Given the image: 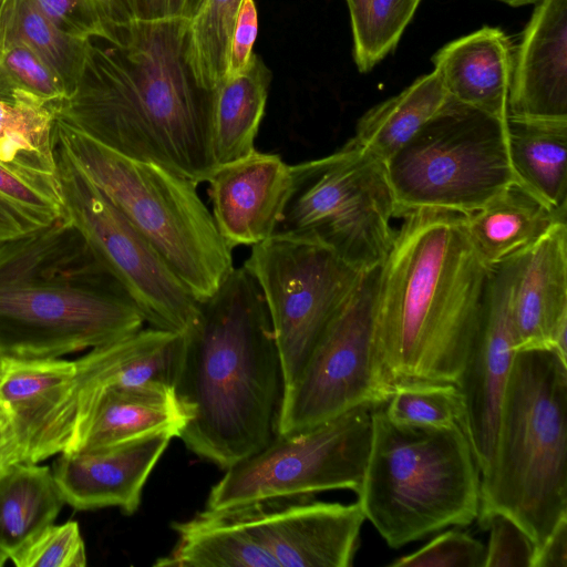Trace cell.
Here are the masks:
<instances>
[{
    "label": "cell",
    "instance_id": "cell-1",
    "mask_svg": "<svg viewBox=\"0 0 567 567\" xmlns=\"http://www.w3.org/2000/svg\"><path fill=\"white\" fill-rule=\"evenodd\" d=\"M189 20H133L89 40L73 92L54 117L124 156L155 163L196 185L218 167L214 90L188 56Z\"/></svg>",
    "mask_w": 567,
    "mask_h": 567
},
{
    "label": "cell",
    "instance_id": "cell-2",
    "mask_svg": "<svg viewBox=\"0 0 567 567\" xmlns=\"http://www.w3.org/2000/svg\"><path fill=\"white\" fill-rule=\"evenodd\" d=\"M400 217L374 302L379 370L392 390L409 381L456 384L481 323L491 267L473 247L463 215L415 209Z\"/></svg>",
    "mask_w": 567,
    "mask_h": 567
},
{
    "label": "cell",
    "instance_id": "cell-3",
    "mask_svg": "<svg viewBox=\"0 0 567 567\" xmlns=\"http://www.w3.org/2000/svg\"><path fill=\"white\" fill-rule=\"evenodd\" d=\"M175 389L192 415L179 439L220 468L274 437L281 361L264 295L244 266L199 301Z\"/></svg>",
    "mask_w": 567,
    "mask_h": 567
},
{
    "label": "cell",
    "instance_id": "cell-4",
    "mask_svg": "<svg viewBox=\"0 0 567 567\" xmlns=\"http://www.w3.org/2000/svg\"><path fill=\"white\" fill-rule=\"evenodd\" d=\"M141 311L64 215L0 243V352L60 358L140 330Z\"/></svg>",
    "mask_w": 567,
    "mask_h": 567
},
{
    "label": "cell",
    "instance_id": "cell-5",
    "mask_svg": "<svg viewBox=\"0 0 567 567\" xmlns=\"http://www.w3.org/2000/svg\"><path fill=\"white\" fill-rule=\"evenodd\" d=\"M494 513L537 547L567 517V362L553 349L515 352L481 474L478 524Z\"/></svg>",
    "mask_w": 567,
    "mask_h": 567
},
{
    "label": "cell",
    "instance_id": "cell-6",
    "mask_svg": "<svg viewBox=\"0 0 567 567\" xmlns=\"http://www.w3.org/2000/svg\"><path fill=\"white\" fill-rule=\"evenodd\" d=\"M372 435L358 495L364 514L392 548L478 515L481 474L460 424H396L372 408Z\"/></svg>",
    "mask_w": 567,
    "mask_h": 567
},
{
    "label": "cell",
    "instance_id": "cell-7",
    "mask_svg": "<svg viewBox=\"0 0 567 567\" xmlns=\"http://www.w3.org/2000/svg\"><path fill=\"white\" fill-rule=\"evenodd\" d=\"M54 142L151 244L198 300L234 268L233 249L186 177L100 144L54 117Z\"/></svg>",
    "mask_w": 567,
    "mask_h": 567
},
{
    "label": "cell",
    "instance_id": "cell-8",
    "mask_svg": "<svg viewBox=\"0 0 567 567\" xmlns=\"http://www.w3.org/2000/svg\"><path fill=\"white\" fill-rule=\"evenodd\" d=\"M395 197L385 164L353 137L327 156L291 165V186L274 234L318 244L365 272L394 240Z\"/></svg>",
    "mask_w": 567,
    "mask_h": 567
},
{
    "label": "cell",
    "instance_id": "cell-9",
    "mask_svg": "<svg viewBox=\"0 0 567 567\" xmlns=\"http://www.w3.org/2000/svg\"><path fill=\"white\" fill-rule=\"evenodd\" d=\"M396 216L415 209L466 215L517 182L506 120L449 95L444 105L385 162Z\"/></svg>",
    "mask_w": 567,
    "mask_h": 567
},
{
    "label": "cell",
    "instance_id": "cell-10",
    "mask_svg": "<svg viewBox=\"0 0 567 567\" xmlns=\"http://www.w3.org/2000/svg\"><path fill=\"white\" fill-rule=\"evenodd\" d=\"M372 408L359 405L302 430L277 434L226 468L206 508L223 511L270 498L333 489L358 492L365 471Z\"/></svg>",
    "mask_w": 567,
    "mask_h": 567
},
{
    "label": "cell",
    "instance_id": "cell-11",
    "mask_svg": "<svg viewBox=\"0 0 567 567\" xmlns=\"http://www.w3.org/2000/svg\"><path fill=\"white\" fill-rule=\"evenodd\" d=\"M244 267L259 285L269 311L284 390L298 377L363 272L318 244L282 234L252 246Z\"/></svg>",
    "mask_w": 567,
    "mask_h": 567
},
{
    "label": "cell",
    "instance_id": "cell-12",
    "mask_svg": "<svg viewBox=\"0 0 567 567\" xmlns=\"http://www.w3.org/2000/svg\"><path fill=\"white\" fill-rule=\"evenodd\" d=\"M380 267L363 272L298 377L282 390L276 434L302 430L359 405H383L389 400L393 390L381 375L373 344Z\"/></svg>",
    "mask_w": 567,
    "mask_h": 567
},
{
    "label": "cell",
    "instance_id": "cell-13",
    "mask_svg": "<svg viewBox=\"0 0 567 567\" xmlns=\"http://www.w3.org/2000/svg\"><path fill=\"white\" fill-rule=\"evenodd\" d=\"M58 178L66 216L154 328L186 333L199 301L151 244L55 143Z\"/></svg>",
    "mask_w": 567,
    "mask_h": 567
},
{
    "label": "cell",
    "instance_id": "cell-14",
    "mask_svg": "<svg viewBox=\"0 0 567 567\" xmlns=\"http://www.w3.org/2000/svg\"><path fill=\"white\" fill-rule=\"evenodd\" d=\"M313 495L270 498L223 509L276 559L279 567H349L364 514L359 503Z\"/></svg>",
    "mask_w": 567,
    "mask_h": 567
},
{
    "label": "cell",
    "instance_id": "cell-15",
    "mask_svg": "<svg viewBox=\"0 0 567 567\" xmlns=\"http://www.w3.org/2000/svg\"><path fill=\"white\" fill-rule=\"evenodd\" d=\"M518 255L491 266L488 295L465 367L456 383L464 414L461 421L480 474L489 465L499 405L516 352L511 319Z\"/></svg>",
    "mask_w": 567,
    "mask_h": 567
},
{
    "label": "cell",
    "instance_id": "cell-16",
    "mask_svg": "<svg viewBox=\"0 0 567 567\" xmlns=\"http://www.w3.org/2000/svg\"><path fill=\"white\" fill-rule=\"evenodd\" d=\"M0 411L12 430L21 462L39 463L66 452L78 419L75 362L4 357Z\"/></svg>",
    "mask_w": 567,
    "mask_h": 567
},
{
    "label": "cell",
    "instance_id": "cell-17",
    "mask_svg": "<svg viewBox=\"0 0 567 567\" xmlns=\"http://www.w3.org/2000/svg\"><path fill=\"white\" fill-rule=\"evenodd\" d=\"M216 227L234 249L255 246L276 231L291 186V165L255 150L218 166L207 179Z\"/></svg>",
    "mask_w": 567,
    "mask_h": 567
},
{
    "label": "cell",
    "instance_id": "cell-18",
    "mask_svg": "<svg viewBox=\"0 0 567 567\" xmlns=\"http://www.w3.org/2000/svg\"><path fill=\"white\" fill-rule=\"evenodd\" d=\"M511 319L516 351L553 349L567 362L566 221L519 254Z\"/></svg>",
    "mask_w": 567,
    "mask_h": 567
},
{
    "label": "cell",
    "instance_id": "cell-19",
    "mask_svg": "<svg viewBox=\"0 0 567 567\" xmlns=\"http://www.w3.org/2000/svg\"><path fill=\"white\" fill-rule=\"evenodd\" d=\"M171 440L162 434L100 450L61 453L52 474L64 503L80 511L118 507L132 515Z\"/></svg>",
    "mask_w": 567,
    "mask_h": 567
},
{
    "label": "cell",
    "instance_id": "cell-20",
    "mask_svg": "<svg viewBox=\"0 0 567 567\" xmlns=\"http://www.w3.org/2000/svg\"><path fill=\"white\" fill-rule=\"evenodd\" d=\"M507 116L567 121V0H540L513 59Z\"/></svg>",
    "mask_w": 567,
    "mask_h": 567
},
{
    "label": "cell",
    "instance_id": "cell-21",
    "mask_svg": "<svg viewBox=\"0 0 567 567\" xmlns=\"http://www.w3.org/2000/svg\"><path fill=\"white\" fill-rule=\"evenodd\" d=\"M190 417L173 386L144 383L107 388L79 411L75 435L66 452L100 450L162 434L179 437Z\"/></svg>",
    "mask_w": 567,
    "mask_h": 567
},
{
    "label": "cell",
    "instance_id": "cell-22",
    "mask_svg": "<svg viewBox=\"0 0 567 567\" xmlns=\"http://www.w3.org/2000/svg\"><path fill=\"white\" fill-rule=\"evenodd\" d=\"M185 348L186 333L150 326L90 349L74 360L78 413L96 393L107 388L144 383L176 388Z\"/></svg>",
    "mask_w": 567,
    "mask_h": 567
},
{
    "label": "cell",
    "instance_id": "cell-23",
    "mask_svg": "<svg viewBox=\"0 0 567 567\" xmlns=\"http://www.w3.org/2000/svg\"><path fill=\"white\" fill-rule=\"evenodd\" d=\"M433 63L451 97L506 120L513 53L502 30L484 27L456 39L437 51Z\"/></svg>",
    "mask_w": 567,
    "mask_h": 567
},
{
    "label": "cell",
    "instance_id": "cell-24",
    "mask_svg": "<svg viewBox=\"0 0 567 567\" xmlns=\"http://www.w3.org/2000/svg\"><path fill=\"white\" fill-rule=\"evenodd\" d=\"M567 213L553 209L518 182L480 209L463 215L467 236L487 266L533 246Z\"/></svg>",
    "mask_w": 567,
    "mask_h": 567
},
{
    "label": "cell",
    "instance_id": "cell-25",
    "mask_svg": "<svg viewBox=\"0 0 567 567\" xmlns=\"http://www.w3.org/2000/svg\"><path fill=\"white\" fill-rule=\"evenodd\" d=\"M172 527L177 542L157 567H279L276 559L225 511H205Z\"/></svg>",
    "mask_w": 567,
    "mask_h": 567
},
{
    "label": "cell",
    "instance_id": "cell-26",
    "mask_svg": "<svg viewBox=\"0 0 567 567\" xmlns=\"http://www.w3.org/2000/svg\"><path fill=\"white\" fill-rule=\"evenodd\" d=\"M511 166L518 183L567 213V121L506 117Z\"/></svg>",
    "mask_w": 567,
    "mask_h": 567
},
{
    "label": "cell",
    "instance_id": "cell-27",
    "mask_svg": "<svg viewBox=\"0 0 567 567\" xmlns=\"http://www.w3.org/2000/svg\"><path fill=\"white\" fill-rule=\"evenodd\" d=\"M64 499L49 466L19 462L0 476V555L11 559L53 524Z\"/></svg>",
    "mask_w": 567,
    "mask_h": 567
},
{
    "label": "cell",
    "instance_id": "cell-28",
    "mask_svg": "<svg viewBox=\"0 0 567 567\" xmlns=\"http://www.w3.org/2000/svg\"><path fill=\"white\" fill-rule=\"evenodd\" d=\"M271 73L255 54L243 73L214 89L213 151L217 166L248 156L264 117Z\"/></svg>",
    "mask_w": 567,
    "mask_h": 567
},
{
    "label": "cell",
    "instance_id": "cell-29",
    "mask_svg": "<svg viewBox=\"0 0 567 567\" xmlns=\"http://www.w3.org/2000/svg\"><path fill=\"white\" fill-rule=\"evenodd\" d=\"M447 97L434 70L364 113L353 138L385 164L435 115Z\"/></svg>",
    "mask_w": 567,
    "mask_h": 567
},
{
    "label": "cell",
    "instance_id": "cell-30",
    "mask_svg": "<svg viewBox=\"0 0 567 567\" xmlns=\"http://www.w3.org/2000/svg\"><path fill=\"white\" fill-rule=\"evenodd\" d=\"M89 40L59 30L35 0H0V53L18 44L38 52L61 78L65 97L75 87Z\"/></svg>",
    "mask_w": 567,
    "mask_h": 567
},
{
    "label": "cell",
    "instance_id": "cell-31",
    "mask_svg": "<svg viewBox=\"0 0 567 567\" xmlns=\"http://www.w3.org/2000/svg\"><path fill=\"white\" fill-rule=\"evenodd\" d=\"M53 127L49 105L0 99V163L24 173L56 176Z\"/></svg>",
    "mask_w": 567,
    "mask_h": 567
},
{
    "label": "cell",
    "instance_id": "cell-32",
    "mask_svg": "<svg viewBox=\"0 0 567 567\" xmlns=\"http://www.w3.org/2000/svg\"><path fill=\"white\" fill-rule=\"evenodd\" d=\"M65 213L59 178L0 163V243L49 226Z\"/></svg>",
    "mask_w": 567,
    "mask_h": 567
},
{
    "label": "cell",
    "instance_id": "cell-33",
    "mask_svg": "<svg viewBox=\"0 0 567 567\" xmlns=\"http://www.w3.org/2000/svg\"><path fill=\"white\" fill-rule=\"evenodd\" d=\"M358 69L368 72L396 47L421 0H346Z\"/></svg>",
    "mask_w": 567,
    "mask_h": 567
},
{
    "label": "cell",
    "instance_id": "cell-34",
    "mask_svg": "<svg viewBox=\"0 0 567 567\" xmlns=\"http://www.w3.org/2000/svg\"><path fill=\"white\" fill-rule=\"evenodd\" d=\"M244 0H206L188 27V56L197 80L214 90L225 78L233 30Z\"/></svg>",
    "mask_w": 567,
    "mask_h": 567
},
{
    "label": "cell",
    "instance_id": "cell-35",
    "mask_svg": "<svg viewBox=\"0 0 567 567\" xmlns=\"http://www.w3.org/2000/svg\"><path fill=\"white\" fill-rule=\"evenodd\" d=\"M383 411L396 424L450 427L461 425L464 406L455 383L409 381L394 385Z\"/></svg>",
    "mask_w": 567,
    "mask_h": 567
},
{
    "label": "cell",
    "instance_id": "cell-36",
    "mask_svg": "<svg viewBox=\"0 0 567 567\" xmlns=\"http://www.w3.org/2000/svg\"><path fill=\"white\" fill-rule=\"evenodd\" d=\"M61 78L34 50L18 44L0 53V99L49 105L65 99Z\"/></svg>",
    "mask_w": 567,
    "mask_h": 567
},
{
    "label": "cell",
    "instance_id": "cell-37",
    "mask_svg": "<svg viewBox=\"0 0 567 567\" xmlns=\"http://www.w3.org/2000/svg\"><path fill=\"white\" fill-rule=\"evenodd\" d=\"M10 560L18 567H84L86 553L79 524H51Z\"/></svg>",
    "mask_w": 567,
    "mask_h": 567
},
{
    "label": "cell",
    "instance_id": "cell-38",
    "mask_svg": "<svg viewBox=\"0 0 567 567\" xmlns=\"http://www.w3.org/2000/svg\"><path fill=\"white\" fill-rule=\"evenodd\" d=\"M486 548L465 532L452 529L434 537L409 555L395 558L392 567H484Z\"/></svg>",
    "mask_w": 567,
    "mask_h": 567
},
{
    "label": "cell",
    "instance_id": "cell-39",
    "mask_svg": "<svg viewBox=\"0 0 567 567\" xmlns=\"http://www.w3.org/2000/svg\"><path fill=\"white\" fill-rule=\"evenodd\" d=\"M489 530L484 567H532L537 545L509 517L494 513L480 524Z\"/></svg>",
    "mask_w": 567,
    "mask_h": 567
},
{
    "label": "cell",
    "instance_id": "cell-40",
    "mask_svg": "<svg viewBox=\"0 0 567 567\" xmlns=\"http://www.w3.org/2000/svg\"><path fill=\"white\" fill-rule=\"evenodd\" d=\"M42 12L62 32L78 39L99 38L100 23L87 0H35Z\"/></svg>",
    "mask_w": 567,
    "mask_h": 567
},
{
    "label": "cell",
    "instance_id": "cell-41",
    "mask_svg": "<svg viewBox=\"0 0 567 567\" xmlns=\"http://www.w3.org/2000/svg\"><path fill=\"white\" fill-rule=\"evenodd\" d=\"M258 31L257 8L254 0H244L233 30L225 76L243 73L254 59V43Z\"/></svg>",
    "mask_w": 567,
    "mask_h": 567
},
{
    "label": "cell",
    "instance_id": "cell-42",
    "mask_svg": "<svg viewBox=\"0 0 567 567\" xmlns=\"http://www.w3.org/2000/svg\"><path fill=\"white\" fill-rule=\"evenodd\" d=\"M206 0H130L135 20L184 19L192 21Z\"/></svg>",
    "mask_w": 567,
    "mask_h": 567
},
{
    "label": "cell",
    "instance_id": "cell-43",
    "mask_svg": "<svg viewBox=\"0 0 567 567\" xmlns=\"http://www.w3.org/2000/svg\"><path fill=\"white\" fill-rule=\"evenodd\" d=\"M532 567H567V517L537 547Z\"/></svg>",
    "mask_w": 567,
    "mask_h": 567
},
{
    "label": "cell",
    "instance_id": "cell-44",
    "mask_svg": "<svg viewBox=\"0 0 567 567\" xmlns=\"http://www.w3.org/2000/svg\"><path fill=\"white\" fill-rule=\"evenodd\" d=\"M87 2L97 18L102 34L115 25L135 20L130 0H87Z\"/></svg>",
    "mask_w": 567,
    "mask_h": 567
},
{
    "label": "cell",
    "instance_id": "cell-45",
    "mask_svg": "<svg viewBox=\"0 0 567 567\" xmlns=\"http://www.w3.org/2000/svg\"><path fill=\"white\" fill-rule=\"evenodd\" d=\"M21 462L19 449L4 414L0 411V476Z\"/></svg>",
    "mask_w": 567,
    "mask_h": 567
},
{
    "label": "cell",
    "instance_id": "cell-46",
    "mask_svg": "<svg viewBox=\"0 0 567 567\" xmlns=\"http://www.w3.org/2000/svg\"><path fill=\"white\" fill-rule=\"evenodd\" d=\"M497 1L507 3L508 6H512V7H520V6L532 4V3H538L540 0H497Z\"/></svg>",
    "mask_w": 567,
    "mask_h": 567
},
{
    "label": "cell",
    "instance_id": "cell-47",
    "mask_svg": "<svg viewBox=\"0 0 567 567\" xmlns=\"http://www.w3.org/2000/svg\"><path fill=\"white\" fill-rule=\"evenodd\" d=\"M6 561L7 559L0 555V567L3 566Z\"/></svg>",
    "mask_w": 567,
    "mask_h": 567
},
{
    "label": "cell",
    "instance_id": "cell-48",
    "mask_svg": "<svg viewBox=\"0 0 567 567\" xmlns=\"http://www.w3.org/2000/svg\"><path fill=\"white\" fill-rule=\"evenodd\" d=\"M3 354L0 352V369H1V365H2V362H3Z\"/></svg>",
    "mask_w": 567,
    "mask_h": 567
}]
</instances>
